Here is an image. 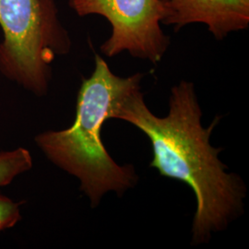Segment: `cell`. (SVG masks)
<instances>
[{
  "mask_svg": "<svg viewBox=\"0 0 249 249\" xmlns=\"http://www.w3.org/2000/svg\"><path fill=\"white\" fill-rule=\"evenodd\" d=\"M162 24L178 32L189 24L200 23L216 40L249 27V0H160Z\"/></svg>",
  "mask_w": 249,
  "mask_h": 249,
  "instance_id": "5b68a950",
  "label": "cell"
},
{
  "mask_svg": "<svg viewBox=\"0 0 249 249\" xmlns=\"http://www.w3.org/2000/svg\"><path fill=\"white\" fill-rule=\"evenodd\" d=\"M202 111L193 82L182 80L171 90L169 112L156 116L148 108L142 89L121 105L116 119L135 125L151 142L150 167L161 177L184 182L196 200L192 224V244L207 243L213 232L225 230L244 212L246 185L240 177L228 173L219 159L221 148H213L211 136L220 121L209 127L201 123Z\"/></svg>",
  "mask_w": 249,
  "mask_h": 249,
  "instance_id": "6da1fadb",
  "label": "cell"
},
{
  "mask_svg": "<svg viewBox=\"0 0 249 249\" xmlns=\"http://www.w3.org/2000/svg\"><path fill=\"white\" fill-rule=\"evenodd\" d=\"M94 71L83 79L73 124L62 130L36 135V144L46 158L80 181V190L94 208L110 191L118 196L136 186L133 165H119L102 141V127L116 114L132 92L142 89L143 74L122 78L111 71L107 61L95 53Z\"/></svg>",
  "mask_w": 249,
  "mask_h": 249,
  "instance_id": "7a4b0ae2",
  "label": "cell"
},
{
  "mask_svg": "<svg viewBox=\"0 0 249 249\" xmlns=\"http://www.w3.org/2000/svg\"><path fill=\"white\" fill-rule=\"evenodd\" d=\"M31 152L23 147L0 151V187L9 185L18 176L32 169Z\"/></svg>",
  "mask_w": 249,
  "mask_h": 249,
  "instance_id": "8992f818",
  "label": "cell"
},
{
  "mask_svg": "<svg viewBox=\"0 0 249 249\" xmlns=\"http://www.w3.org/2000/svg\"><path fill=\"white\" fill-rule=\"evenodd\" d=\"M21 202L0 194V231L14 227L21 219Z\"/></svg>",
  "mask_w": 249,
  "mask_h": 249,
  "instance_id": "52a82bcc",
  "label": "cell"
},
{
  "mask_svg": "<svg viewBox=\"0 0 249 249\" xmlns=\"http://www.w3.org/2000/svg\"><path fill=\"white\" fill-rule=\"evenodd\" d=\"M0 71L34 93L46 94L54 59L71 41L54 0H0Z\"/></svg>",
  "mask_w": 249,
  "mask_h": 249,
  "instance_id": "3957f363",
  "label": "cell"
},
{
  "mask_svg": "<svg viewBox=\"0 0 249 249\" xmlns=\"http://www.w3.org/2000/svg\"><path fill=\"white\" fill-rule=\"evenodd\" d=\"M80 17L99 15L111 25V36L101 45L107 57L127 52L133 57L160 62L170 37L161 29L164 10L160 0H71Z\"/></svg>",
  "mask_w": 249,
  "mask_h": 249,
  "instance_id": "277c9868",
  "label": "cell"
}]
</instances>
